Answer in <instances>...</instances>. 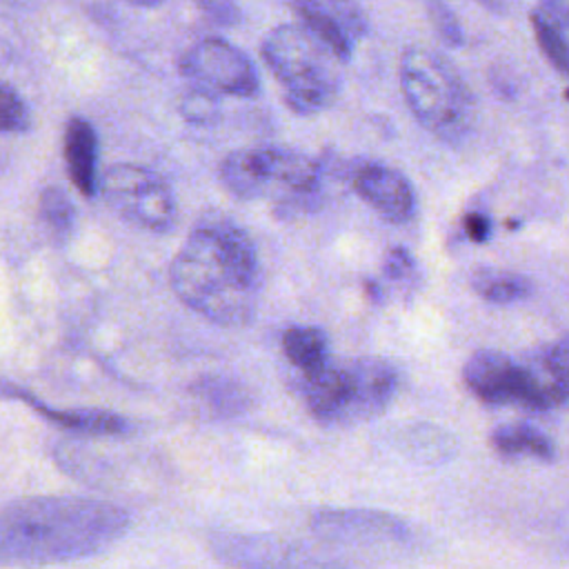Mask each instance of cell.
I'll use <instances>...</instances> for the list:
<instances>
[{
	"label": "cell",
	"mask_w": 569,
	"mask_h": 569,
	"mask_svg": "<svg viewBox=\"0 0 569 569\" xmlns=\"http://www.w3.org/2000/svg\"><path fill=\"white\" fill-rule=\"evenodd\" d=\"M131 525L122 507L80 496L22 498L0 509V565L87 558L118 542Z\"/></svg>",
	"instance_id": "obj_1"
},
{
	"label": "cell",
	"mask_w": 569,
	"mask_h": 569,
	"mask_svg": "<svg viewBox=\"0 0 569 569\" xmlns=\"http://www.w3.org/2000/svg\"><path fill=\"white\" fill-rule=\"evenodd\" d=\"M176 296L216 325H247L258 305L260 260L251 238L227 220L198 224L169 269Z\"/></svg>",
	"instance_id": "obj_2"
},
{
	"label": "cell",
	"mask_w": 569,
	"mask_h": 569,
	"mask_svg": "<svg viewBox=\"0 0 569 569\" xmlns=\"http://www.w3.org/2000/svg\"><path fill=\"white\" fill-rule=\"evenodd\" d=\"M400 91L413 118L438 140L460 142L476 122V100L456 64L431 47H409L400 56Z\"/></svg>",
	"instance_id": "obj_3"
},
{
	"label": "cell",
	"mask_w": 569,
	"mask_h": 569,
	"mask_svg": "<svg viewBox=\"0 0 569 569\" xmlns=\"http://www.w3.org/2000/svg\"><path fill=\"white\" fill-rule=\"evenodd\" d=\"M262 56L293 111L316 113L336 100L345 60L309 24L276 27L262 42Z\"/></svg>",
	"instance_id": "obj_4"
},
{
	"label": "cell",
	"mask_w": 569,
	"mask_h": 569,
	"mask_svg": "<svg viewBox=\"0 0 569 569\" xmlns=\"http://www.w3.org/2000/svg\"><path fill=\"white\" fill-rule=\"evenodd\" d=\"M302 378L307 407L325 425H351L376 418L398 391L393 365L373 356L347 362L329 360Z\"/></svg>",
	"instance_id": "obj_5"
},
{
	"label": "cell",
	"mask_w": 569,
	"mask_h": 569,
	"mask_svg": "<svg viewBox=\"0 0 569 569\" xmlns=\"http://www.w3.org/2000/svg\"><path fill=\"white\" fill-rule=\"evenodd\" d=\"M224 184L240 198H262L280 189L291 204H311L320 196V164L284 147L233 151L222 162Z\"/></svg>",
	"instance_id": "obj_6"
},
{
	"label": "cell",
	"mask_w": 569,
	"mask_h": 569,
	"mask_svg": "<svg viewBox=\"0 0 569 569\" xmlns=\"http://www.w3.org/2000/svg\"><path fill=\"white\" fill-rule=\"evenodd\" d=\"M104 202L131 224L142 229H167L176 218V200L156 171L136 164H116L98 184Z\"/></svg>",
	"instance_id": "obj_7"
},
{
	"label": "cell",
	"mask_w": 569,
	"mask_h": 569,
	"mask_svg": "<svg viewBox=\"0 0 569 569\" xmlns=\"http://www.w3.org/2000/svg\"><path fill=\"white\" fill-rule=\"evenodd\" d=\"M211 553L231 569H349L342 558L267 533H220L211 540Z\"/></svg>",
	"instance_id": "obj_8"
},
{
	"label": "cell",
	"mask_w": 569,
	"mask_h": 569,
	"mask_svg": "<svg viewBox=\"0 0 569 569\" xmlns=\"http://www.w3.org/2000/svg\"><path fill=\"white\" fill-rule=\"evenodd\" d=\"M184 78L207 93H229L249 98L258 91V73L251 60L220 38L196 42L180 62Z\"/></svg>",
	"instance_id": "obj_9"
},
{
	"label": "cell",
	"mask_w": 569,
	"mask_h": 569,
	"mask_svg": "<svg viewBox=\"0 0 569 569\" xmlns=\"http://www.w3.org/2000/svg\"><path fill=\"white\" fill-rule=\"evenodd\" d=\"M311 529L322 540L349 545L407 547L413 540L402 518L378 509H322L311 516Z\"/></svg>",
	"instance_id": "obj_10"
},
{
	"label": "cell",
	"mask_w": 569,
	"mask_h": 569,
	"mask_svg": "<svg viewBox=\"0 0 569 569\" xmlns=\"http://www.w3.org/2000/svg\"><path fill=\"white\" fill-rule=\"evenodd\" d=\"M527 382V409L545 411L569 402V333L518 360Z\"/></svg>",
	"instance_id": "obj_11"
},
{
	"label": "cell",
	"mask_w": 569,
	"mask_h": 569,
	"mask_svg": "<svg viewBox=\"0 0 569 569\" xmlns=\"http://www.w3.org/2000/svg\"><path fill=\"white\" fill-rule=\"evenodd\" d=\"M462 382L487 405H527V382L518 360L502 351L480 349L462 367Z\"/></svg>",
	"instance_id": "obj_12"
},
{
	"label": "cell",
	"mask_w": 569,
	"mask_h": 569,
	"mask_svg": "<svg viewBox=\"0 0 569 569\" xmlns=\"http://www.w3.org/2000/svg\"><path fill=\"white\" fill-rule=\"evenodd\" d=\"M356 193L385 220L402 224L416 213V191L405 173L382 162L365 160L351 171Z\"/></svg>",
	"instance_id": "obj_13"
},
{
	"label": "cell",
	"mask_w": 569,
	"mask_h": 569,
	"mask_svg": "<svg viewBox=\"0 0 569 569\" xmlns=\"http://www.w3.org/2000/svg\"><path fill=\"white\" fill-rule=\"evenodd\" d=\"M293 9L300 13V20L320 33L347 62L353 44L367 33V16L353 2H333V0H305L296 2Z\"/></svg>",
	"instance_id": "obj_14"
},
{
	"label": "cell",
	"mask_w": 569,
	"mask_h": 569,
	"mask_svg": "<svg viewBox=\"0 0 569 569\" xmlns=\"http://www.w3.org/2000/svg\"><path fill=\"white\" fill-rule=\"evenodd\" d=\"M64 160L71 182L78 191L91 198L98 189V136L82 118H71L64 129Z\"/></svg>",
	"instance_id": "obj_15"
},
{
	"label": "cell",
	"mask_w": 569,
	"mask_h": 569,
	"mask_svg": "<svg viewBox=\"0 0 569 569\" xmlns=\"http://www.w3.org/2000/svg\"><path fill=\"white\" fill-rule=\"evenodd\" d=\"M20 396L24 402H29L38 413H42L47 420L78 431V433H87V436H120L129 431V422L111 411H102V409H80V411H62V409H51L42 402H38L36 398L27 396V393H16Z\"/></svg>",
	"instance_id": "obj_16"
},
{
	"label": "cell",
	"mask_w": 569,
	"mask_h": 569,
	"mask_svg": "<svg viewBox=\"0 0 569 569\" xmlns=\"http://www.w3.org/2000/svg\"><path fill=\"white\" fill-rule=\"evenodd\" d=\"M491 449L502 458H538V460H553L556 447L551 438H547L540 429L527 422H507L498 425L489 436Z\"/></svg>",
	"instance_id": "obj_17"
},
{
	"label": "cell",
	"mask_w": 569,
	"mask_h": 569,
	"mask_svg": "<svg viewBox=\"0 0 569 569\" xmlns=\"http://www.w3.org/2000/svg\"><path fill=\"white\" fill-rule=\"evenodd\" d=\"M284 356L293 367L302 371V376L318 371L325 367L329 356V338L318 327H291L282 336Z\"/></svg>",
	"instance_id": "obj_18"
},
{
	"label": "cell",
	"mask_w": 569,
	"mask_h": 569,
	"mask_svg": "<svg viewBox=\"0 0 569 569\" xmlns=\"http://www.w3.org/2000/svg\"><path fill=\"white\" fill-rule=\"evenodd\" d=\"M473 291L493 305H509L518 302L531 296L533 284L529 278L516 271H502V269H478L471 276Z\"/></svg>",
	"instance_id": "obj_19"
},
{
	"label": "cell",
	"mask_w": 569,
	"mask_h": 569,
	"mask_svg": "<svg viewBox=\"0 0 569 569\" xmlns=\"http://www.w3.org/2000/svg\"><path fill=\"white\" fill-rule=\"evenodd\" d=\"M536 42L545 58L562 73L569 78V40L562 36L560 29H556L551 22H547L542 16L531 11L529 16Z\"/></svg>",
	"instance_id": "obj_20"
},
{
	"label": "cell",
	"mask_w": 569,
	"mask_h": 569,
	"mask_svg": "<svg viewBox=\"0 0 569 569\" xmlns=\"http://www.w3.org/2000/svg\"><path fill=\"white\" fill-rule=\"evenodd\" d=\"M40 218L56 233L67 236L73 227V204L58 187H47L40 193Z\"/></svg>",
	"instance_id": "obj_21"
},
{
	"label": "cell",
	"mask_w": 569,
	"mask_h": 569,
	"mask_svg": "<svg viewBox=\"0 0 569 569\" xmlns=\"http://www.w3.org/2000/svg\"><path fill=\"white\" fill-rule=\"evenodd\" d=\"M427 16L431 20L433 31L438 33V38L447 44V47H460L465 42V31L462 24L458 22L456 13L451 11L449 4L431 0L427 2Z\"/></svg>",
	"instance_id": "obj_22"
},
{
	"label": "cell",
	"mask_w": 569,
	"mask_h": 569,
	"mask_svg": "<svg viewBox=\"0 0 569 569\" xmlns=\"http://www.w3.org/2000/svg\"><path fill=\"white\" fill-rule=\"evenodd\" d=\"M29 109L22 98L0 84V131H24L29 129Z\"/></svg>",
	"instance_id": "obj_23"
},
{
	"label": "cell",
	"mask_w": 569,
	"mask_h": 569,
	"mask_svg": "<svg viewBox=\"0 0 569 569\" xmlns=\"http://www.w3.org/2000/svg\"><path fill=\"white\" fill-rule=\"evenodd\" d=\"M193 393L200 396L202 400L211 402L213 407L222 409H236L240 407V389L236 385H229L227 380L220 378H202L196 387Z\"/></svg>",
	"instance_id": "obj_24"
},
{
	"label": "cell",
	"mask_w": 569,
	"mask_h": 569,
	"mask_svg": "<svg viewBox=\"0 0 569 569\" xmlns=\"http://www.w3.org/2000/svg\"><path fill=\"white\" fill-rule=\"evenodd\" d=\"M382 271L393 282H409L416 276V260L409 253V249L398 244V247L387 249L385 260H382Z\"/></svg>",
	"instance_id": "obj_25"
},
{
	"label": "cell",
	"mask_w": 569,
	"mask_h": 569,
	"mask_svg": "<svg viewBox=\"0 0 569 569\" xmlns=\"http://www.w3.org/2000/svg\"><path fill=\"white\" fill-rule=\"evenodd\" d=\"M184 116L193 122H209L213 116H216V98L213 93H207V91H191L187 98H184Z\"/></svg>",
	"instance_id": "obj_26"
},
{
	"label": "cell",
	"mask_w": 569,
	"mask_h": 569,
	"mask_svg": "<svg viewBox=\"0 0 569 569\" xmlns=\"http://www.w3.org/2000/svg\"><path fill=\"white\" fill-rule=\"evenodd\" d=\"M536 13L560 31L569 29V0H545L538 4Z\"/></svg>",
	"instance_id": "obj_27"
},
{
	"label": "cell",
	"mask_w": 569,
	"mask_h": 569,
	"mask_svg": "<svg viewBox=\"0 0 569 569\" xmlns=\"http://www.w3.org/2000/svg\"><path fill=\"white\" fill-rule=\"evenodd\" d=\"M462 227H465V236L473 242H485L491 236V218L480 211H469L462 218Z\"/></svg>",
	"instance_id": "obj_28"
},
{
	"label": "cell",
	"mask_w": 569,
	"mask_h": 569,
	"mask_svg": "<svg viewBox=\"0 0 569 569\" xmlns=\"http://www.w3.org/2000/svg\"><path fill=\"white\" fill-rule=\"evenodd\" d=\"M200 9L207 11L209 18L220 22V24H233L240 16V9L231 2H202Z\"/></svg>",
	"instance_id": "obj_29"
}]
</instances>
